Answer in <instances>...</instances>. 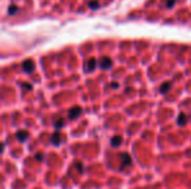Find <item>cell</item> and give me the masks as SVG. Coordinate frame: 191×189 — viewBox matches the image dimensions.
<instances>
[{"instance_id":"1","label":"cell","mask_w":191,"mask_h":189,"mask_svg":"<svg viewBox=\"0 0 191 189\" xmlns=\"http://www.w3.org/2000/svg\"><path fill=\"white\" fill-rule=\"evenodd\" d=\"M22 69H24V71H26L27 74H31L33 71L35 70V63L33 62L31 60H25L24 62H22Z\"/></svg>"},{"instance_id":"4","label":"cell","mask_w":191,"mask_h":189,"mask_svg":"<svg viewBox=\"0 0 191 189\" xmlns=\"http://www.w3.org/2000/svg\"><path fill=\"white\" fill-rule=\"evenodd\" d=\"M81 113H82V109H81V108H78V106L72 108V109L69 110V113H68V117H69L70 119H77L79 115H81Z\"/></svg>"},{"instance_id":"11","label":"cell","mask_w":191,"mask_h":189,"mask_svg":"<svg viewBox=\"0 0 191 189\" xmlns=\"http://www.w3.org/2000/svg\"><path fill=\"white\" fill-rule=\"evenodd\" d=\"M64 126H65V121H64L63 118H60V119H57V121H55V127H56L57 130H59V128H63Z\"/></svg>"},{"instance_id":"19","label":"cell","mask_w":191,"mask_h":189,"mask_svg":"<svg viewBox=\"0 0 191 189\" xmlns=\"http://www.w3.org/2000/svg\"><path fill=\"white\" fill-rule=\"evenodd\" d=\"M112 87H113V88H117V87H118V84H117L116 82H113V83H112Z\"/></svg>"},{"instance_id":"17","label":"cell","mask_w":191,"mask_h":189,"mask_svg":"<svg viewBox=\"0 0 191 189\" xmlns=\"http://www.w3.org/2000/svg\"><path fill=\"white\" fill-rule=\"evenodd\" d=\"M35 159L42 161L43 159V154H42V153H40V154H39V153H37V154H35Z\"/></svg>"},{"instance_id":"7","label":"cell","mask_w":191,"mask_h":189,"mask_svg":"<svg viewBox=\"0 0 191 189\" xmlns=\"http://www.w3.org/2000/svg\"><path fill=\"white\" fill-rule=\"evenodd\" d=\"M177 123L179 124V126H186L187 123V117L185 113H179V115L177 117Z\"/></svg>"},{"instance_id":"9","label":"cell","mask_w":191,"mask_h":189,"mask_svg":"<svg viewBox=\"0 0 191 189\" xmlns=\"http://www.w3.org/2000/svg\"><path fill=\"white\" fill-rule=\"evenodd\" d=\"M170 87H172V83H170V82H165V83H163L161 87H160V93L165 94V93L168 92V91L170 90Z\"/></svg>"},{"instance_id":"12","label":"cell","mask_w":191,"mask_h":189,"mask_svg":"<svg viewBox=\"0 0 191 189\" xmlns=\"http://www.w3.org/2000/svg\"><path fill=\"white\" fill-rule=\"evenodd\" d=\"M8 12H9V14H10V16H13V14H16V13L18 12V8L16 7V5H10L9 9H8Z\"/></svg>"},{"instance_id":"14","label":"cell","mask_w":191,"mask_h":189,"mask_svg":"<svg viewBox=\"0 0 191 189\" xmlns=\"http://www.w3.org/2000/svg\"><path fill=\"white\" fill-rule=\"evenodd\" d=\"M176 4V0H167V7L168 8H173Z\"/></svg>"},{"instance_id":"16","label":"cell","mask_w":191,"mask_h":189,"mask_svg":"<svg viewBox=\"0 0 191 189\" xmlns=\"http://www.w3.org/2000/svg\"><path fill=\"white\" fill-rule=\"evenodd\" d=\"M76 166H77V170H78L79 172H82L83 171V168H82V165L79 162H76Z\"/></svg>"},{"instance_id":"5","label":"cell","mask_w":191,"mask_h":189,"mask_svg":"<svg viewBox=\"0 0 191 189\" xmlns=\"http://www.w3.org/2000/svg\"><path fill=\"white\" fill-rule=\"evenodd\" d=\"M99 65H100L101 69H104V70H108V69H110V66H112V60H110L109 57H101L100 62H99Z\"/></svg>"},{"instance_id":"13","label":"cell","mask_w":191,"mask_h":189,"mask_svg":"<svg viewBox=\"0 0 191 189\" xmlns=\"http://www.w3.org/2000/svg\"><path fill=\"white\" fill-rule=\"evenodd\" d=\"M88 7H90L91 9H96V8L99 7V4L96 1H90V3H88Z\"/></svg>"},{"instance_id":"8","label":"cell","mask_w":191,"mask_h":189,"mask_svg":"<svg viewBox=\"0 0 191 189\" xmlns=\"http://www.w3.org/2000/svg\"><path fill=\"white\" fill-rule=\"evenodd\" d=\"M121 143H122V137H121V136H115V137L110 140V145H112L113 148H117V146H120Z\"/></svg>"},{"instance_id":"10","label":"cell","mask_w":191,"mask_h":189,"mask_svg":"<svg viewBox=\"0 0 191 189\" xmlns=\"http://www.w3.org/2000/svg\"><path fill=\"white\" fill-rule=\"evenodd\" d=\"M60 141H61V139H60V133L55 132L53 135H52V137H51V143L53 144V145H59Z\"/></svg>"},{"instance_id":"18","label":"cell","mask_w":191,"mask_h":189,"mask_svg":"<svg viewBox=\"0 0 191 189\" xmlns=\"http://www.w3.org/2000/svg\"><path fill=\"white\" fill-rule=\"evenodd\" d=\"M3 150H4V144L0 143V153H3Z\"/></svg>"},{"instance_id":"6","label":"cell","mask_w":191,"mask_h":189,"mask_svg":"<svg viewBox=\"0 0 191 189\" xmlns=\"http://www.w3.org/2000/svg\"><path fill=\"white\" fill-rule=\"evenodd\" d=\"M16 136H17V139H18L20 143H25V141L29 139V133H27L26 131H18L17 133H16Z\"/></svg>"},{"instance_id":"15","label":"cell","mask_w":191,"mask_h":189,"mask_svg":"<svg viewBox=\"0 0 191 189\" xmlns=\"http://www.w3.org/2000/svg\"><path fill=\"white\" fill-rule=\"evenodd\" d=\"M22 87H24L25 90H29V91L33 90V86L30 84V83H24V84H22Z\"/></svg>"},{"instance_id":"2","label":"cell","mask_w":191,"mask_h":189,"mask_svg":"<svg viewBox=\"0 0 191 189\" xmlns=\"http://www.w3.org/2000/svg\"><path fill=\"white\" fill-rule=\"evenodd\" d=\"M120 158H121V168H125L131 165V157L127 153H121Z\"/></svg>"},{"instance_id":"3","label":"cell","mask_w":191,"mask_h":189,"mask_svg":"<svg viewBox=\"0 0 191 189\" xmlns=\"http://www.w3.org/2000/svg\"><path fill=\"white\" fill-rule=\"evenodd\" d=\"M96 68V60L94 57L88 58L87 61H86V65H85V71H87V73H90V71H94Z\"/></svg>"}]
</instances>
